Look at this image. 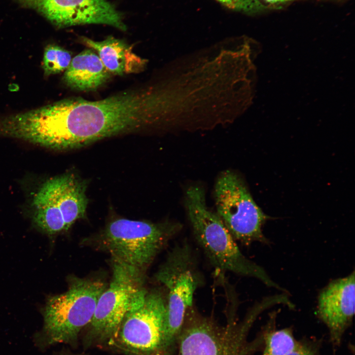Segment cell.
Listing matches in <instances>:
<instances>
[{
  "instance_id": "cell-1",
  "label": "cell",
  "mask_w": 355,
  "mask_h": 355,
  "mask_svg": "<svg viewBox=\"0 0 355 355\" xmlns=\"http://www.w3.org/2000/svg\"><path fill=\"white\" fill-rule=\"evenodd\" d=\"M162 114L159 87H145L97 101H59L33 109L29 126L37 144L63 150L142 130L158 122Z\"/></svg>"
},
{
  "instance_id": "cell-2",
  "label": "cell",
  "mask_w": 355,
  "mask_h": 355,
  "mask_svg": "<svg viewBox=\"0 0 355 355\" xmlns=\"http://www.w3.org/2000/svg\"><path fill=\"white\" fill-rule=\"evenodd\" d=\"M205 201L201 187L191 186L186 190L185 205L194 235L212 264L220 271L254 278L267 286L286 292L262 267L242 253L222 221L208 208Z\"/></svg>"
},
{
  "instance_id": "cell-3",
  "label": "cell",
  "mask_w": 355,
  "mask_h": 355,
  "mask_svg": "<svg viewBox=\"0 0 355 355\" xmlns=\"http://www.w3.org/2000/svg\"><path fill=\"white\" fill-rule=\"evenodd\" d=\"M260 300L238 322L234 315L220 326L209 318L192 314L184 320L174 355H248L262 338L248 340V332L258 316L268 309Z\"/></svg>"
},
{
  "instance_id": "cell-4",
  "label": "cell",
  "mask_w": 355,
  "mask_h": 355,
  "mask_svg": "<svg viewBox=\"0 0 355 355\" xmlns=\"http://www.w3.org/2000/svg\"><path fill=\"white\" fill-rule=\"evenodd\" d=\"M106 288V284L99 280L73 278L66 292L48 299L37 343L43 347L75 343L81 331L91 322L99 298Z\"/></svg>"
},
{
  "instance_id": "cell-5",
  "label": "cell",
  "mask_w": 355,
  "mask_h": 355,
  "mask_svg": "<svg viewBox=\"0 0 355 355\" xmlns=\"http://www.w3.org/2000/svg\"><path fill=\"white\" fill-rule=\"evenodd\" d=\"M155 277L167 292L164 353L174 355L187 312L201 280L188 245L185 243L173 248Z\"/></svg>"
},
{
  "instance_id": "cell-6",
  "label": "cell",
  "mask_w": 355,
  "mask_h": 355,
  "mask_svg": "<svg viewBox=\"0 0 355 355\" xmlns=\"http://www.w3.org/2000/svg\"><path fill=\"white\" fill-rule=\"evenodd\" d=\"M181 228L177 222L118 218L109 222L101 246L112 258L144 272L168 242Z\"/></svg>"
},
{
  "instance_id": "cell-7",
  "label": "cell",
  "mask_w": 355,
  "mask_h": 355,
  "mask_svg": "<svg viewBox=\"0 0 355 355\" xmlns=\"http://www.w3.org/2000/svg\"><path fill=\"white\" fill-rule=\"evenodd\" d=\"M165 297L142 288L107 344L126 355H164Z\"/></svg>"
},
{
  "instance_id": "cell-8",
  "label": "cell",
  "mask_w": 355,
  "mask_h": 355,
  "mask_svg": "<svg viewBox=\"0 0 355 355\" xmlns=\"http://www.w3.org/2000/svg\"><path fill=\"white\" fill-rule=\"evenodd\" d=\"M214 193L216 214L236 241L247 245L254 242L269 244L262 227L269 217L257 205L236 174L222 172Z\"/></svg>"
},
{
  "instance_id": "cell-9",
  "label": "cell",
  "mask_w": 355,
  "mask_h": 355,
  "mask_svg": "<svg viewBox=\"0 0 355 355\" xmlns=\"http://www.w3.org/2000/svg\"><path fill=\"white\" fill-rule=\"evenodd\" d=\"M112 276L98 300L88 324L89 342L108 343L116 332L132 299L142 288L143 272L112 259Z\"/></svg>"
},
{
  "instance_id": "cell-10",
  "label": "cell",
  "mask_w": 355,
  "mask_h": 355,
  "mask_svg": "<svg viewBox=\"0 0 355 355\" xmlns=\"http://www.w3.org/2000/svg\"><path fill=\"white\" fill-rule=\"evenodd\" d=\"M35 10L58 28L86 24L107 25L125 31L122 14L108 0H12Z\"/></svg>"
},
{
  "instance_id": "cell-11",
  "label": "cell",
  "mask_w": 355,
  "mask_h": 355,
  "mask_svg": "<svg viewBox=\"0 0 355 355\" xmlns=\"http://www.w3.org/2000/svg\"><path fill=\"white\" fill-rule=\"evenodd\" d=\"M355 272L331 281L320 291L317 315L326 325L334 346L339 345L355 314Z\"/></svg>"
},
{
  "instance_id": "cell-12",
  "label": "cell",
  "mask_w": 355,
  "mask_h": 355,
  "mask_svg": "<svg viewBox=\"0 0 355 355\" xmlns=\"http://www.w3.org/2000/svg\"><path fill=\"white\" fill-rule=\"evenodd\" d=\"M82 43L93 49L106 68L117 75L135 73L144 67L145 61L135 54L132 47L125 41L109 36L103 41H97L81 36Z\"/></svg>"
},
{
  "instance_id": "cell-13",
  "label": "cell",
  "mask_w": 355,
  "mask_h": 355,
  "mask_svg": "<svg viewBox=\"0 0 355 355\" xmlns=\"http://www.w3.org/2000/svg\"><path fill=\"white\" fill-rule=\"evenodd\" d=\"M86 49L75 57L66 70L63 80L71 88L79 91L95 90L110 77L98 54Z\"/></svg>"
},
{
  "instance_id": "cell-14",
  "label": "cell",
  "mask_w": 355,
  "mask_h": 355,
  "mask_svg": "<svg viewBox=\"0 0 355 355\" xmlns=\"http://www.w3.org/2000/svg\"><path fill=\"white\" fill-rule=\"evenodd\" d=\"M58 206L67 231L85 215L88 204L86 183L72 174L56 177Z\"/></svg>"
},
{
  "instance_id": "cell-15",
  "label": "cell",
  "mask_w": 355,
  "mask_h": 355,
  "mask_svg": "<svg viewBox=\"0 0 355 355\" xmlns=\"http://www.w3.org/2000/svg\"><path fill=\"white\" fill-rule=\"evenodd\" d=\"M33 221L40 230L49 235L66 230L65 222L58 206L56 185L52 178L40 188L33 199Z\"/></svg>"
},
{
  "instance_id": "cell-16",
  "label": "cell",
  "mask_w": 355,
  "mask_h": 355,
  "mask_svg": "<svg viewBox=\"0 0 355 355\" xmlns=\"http://www.w3.org/2000/svg\"><path fill=\"white\" fill-rule=\"evenodd\" d=\"M264 341L262 355H285L297 342L288 328L270 331L264 335Z\"/></svg>"
},
{
  "instance_id": "cell-17",
  "label": "cell",
  "mask_w": 355,
  "mask_h": 355,
  "mask_svg": "<svg viewBox=\"0 0 355 355\" xmlns=\"http://www.w3.org/2000/svg\"><path fill=\"white\" fill-rule=\"evenodd\" d=\"M71 53L55 44H49L44 49L42 68L45 74L48 75L60 73L69 66Z\"/></svg>"
},
{
  "instance_id": "cell-18",
  "label": "cell",
  "mask_w": 355,
  "mask_h": 355,
  "mask_svg": "<svg viewBox=\"0 0 355 355\" xmlns=\"http://www.w3.org/2000/svg\"><path fill=\"white\" fill-rule=\"evenodd\" d=\"M227 8L248 14L263 12L269 7L259 0H215Z\"/></svg>"
},
{
  "instance_id": "cell-19",
  "label": "cell",
  "mask_w": 355,
  "mask_h": 355,
  "mask_svg": "<svg viewBox=\"0 0 355 355\" xmlns=\"http://www.w3.org/2000/svg\"><path fill=\"white\" fill-rule=\"evenodd\" d=\"M285 355H316L312 350L303 344L296 342Z\"/></svg>"
},
{
  "instance_id": "cell-20",
  "label": "cell",
  "mask_w": 355,
  "mask_h": 355,
  "mask_svg": "<svg viewBox=\"0 0 355 355\" xmlns=\"http://www.w3.org/2000/svg\"><path fill=\"white\" fill-rule=\"evenodd\" d=\"M264 0L267 2L271 3V4H274V3L284 2L286 1H291L292 0Z\"/></svg>"
}]
</instances>
